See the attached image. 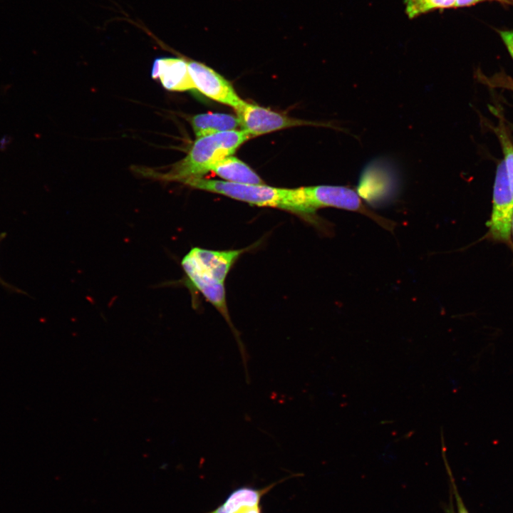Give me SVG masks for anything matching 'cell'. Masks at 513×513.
Masks as SVG:
<instances>
[{"mask_svg": "<svg viewBox=\"0 0 513 513\" xmlns=\"http://www.w3.org/2000/svg\"><path fill=\"white\" fill-rule=\"evenodd\" d=\"M250 138L241 130L218 133L197 138L187 155L172 165L166 172L154 171L150 168L140 172L145 176L161 180L185 181L210 172L212 167L222 159L232 155L237 149Z\"/></svg>", "mask_w": 513, "mask_h": 513, "instance_id": "6da1fadb", "label": "cell"}, {"mask_svg": "<svg viewBox=\"0 0 513 513\" xmlns=\"http://www.w3.org/2000/svg\"><path fill=\"white\" fill-rule=\"evenodd\" d=\"M297 214L314 219L318 209L333 207L356 212L393 232L395 222L373 212L362 202L357 192L345 186L316 185L294 189Z\"/></svg>", "mask_w": 513, "mask_h": 513, "instance_id": "7a4b0ae2", "label": "cell"}, {"mask_svg": "<svg viewBox=\"0 0 513 513\" xmlns=\"http://www.w3.org/2000/svg\"><path fill=\"white\" fill-rule=\"evenodd\" d=\"M183 183L195 189L220 194L251 205L291 211L292 189L274 187L264 183H238L203 177L190 179Z\"/></svg>", "mask_w": 513, "mask_h": 513, "instance_id": "3957f363", "label": "cell"}, {"mask_svg": "<svg viewBox=\"0 0 513 513\" xmlns=\"http://www.w3.org/2000/svg\"><path fill=\"white\" fill-rule=\"evenodd\" d=\"M398 175L383 161L370 162L361 174L357 193L373 207H383L398 197L400 189Z\"/></svg>", "mask_w": 513, "mask_h": 513, "instance_id": "277c9868", "label": "cell"}, {"mask_svg": "<svg viewBox=\"0 0 513 513\" xmlns=\"http://www.w3.org/2000/svg\"><path fill=\"white\" fill-rule=\"evenodd\" d=\"M512 218L513 192L502 160L497 167L493 187L492 209L490 219L487 222L491 239L509 244Z\"/></svg>", "mask_w": 513, "mask_h": 513, "instance_id": "5b68a950", "label": "cell"}, {"mask_svg": "<svg viewBox=\"0 0 513 513\" xmlns=\"http://www.w3.org/2000/svg\"><path fill=\"white\" fill-rule=\"evenodd\" d=\"M235 111L242 130L251 137L311 123L245 101Z\"/></svg>", "mask_w": 513, "mask_h": 513, "instance_id": "8992f818", "label": "cell"}, {"mask_svg": "<svg viewBox=\"0 0 513 513\" xmlns=\"http://www.w3.org/2000/svg\"><path fill=\"white\" fill-rule=\"evenodd\" d=\"M195 88L207 97L236 110L243 104L232 85L211 68L197 61H187Z\"/></svg>", "mask_w": 513, "mask_h": 513, "instance_id": "52a82bcc", "label": "cell"}, {"mask_svg": "<svg viewBox=\"0 0 513 513\" xmlns=\"http://www.w3.org/2000/svg\"><path fill=\"white\" fill-rule=\"evenodd\" d=\"M182 266L193 286L222 314L232 329L234 330L229 316L224 283L204 271L189 253L182 260ZM234 331L239 336L237 331Z\"/></svg>", "mask_w": 513, "mask_h": 513, "instance_id": "ba28073f", "label": "cell"}, {"mask_svg": "<svg viewBox=\"0 0 513 513\" xmlns=\"http://www.w3.org/2000/svg\"><path fill=\"white\" fill-rule=\"evenodd\" d=\"M151 76L160 79L162 86L172 91H185L195 88L187 61L180 58L162 57L155 59Z\"/></svg>", "mask_w": 513, "mask_h": 513, "instance_id": "9c48e42d", "label": "cell"}, {"mask_svg": "<svg viewBox=\"0 0 513 513\" xmlns=\"http://www.w3.org/2000/svg\"><path fill=\"white\" fill-rule=\"evenodd\" d=\"M244 250L214 251L195 247L189 254L204 271L224 283L232 265Z\"/></svg>", "mask_w": 513, "mask_h": 513, "instance_id": "30bf717a", "label": "cell"}, {"mask_svg": "<svg viewBox=\"0 0 513 513\" xmlns=\"http://www.w3.org/2000/svg\"><path fill=\"white\" fill-rule=\"evenodd\" d=\"M190 124L197 138L236 130L239 126L237 117L219 113H207L192 116Z\"/></svg>", "mask_w": 513, "mask_h": 513, "instance_id": "8fae6325", "label": "cell"}, {"mask_svg": "<svg viewBox=\"0 0 513 513\" xmlns=\"http://www.w3.org/2000/svg\"><path fill=\"white\" fill-rule=\"evenodd\" d=\"M210 172H214L225 181L246 184H263V180L251 167L232 155L216 162L212 167Z\"/></svg>", "mask_w": 513, "mask_h": 513, "instance_id": "7c38bea8", "label": "cell"}, {"mask_svg": "<svg viewBox=\"0 0 513 513\" xmlns=\"http://www.w3.org/2000/svg\"><path fill=\"white\" fill-rule=\"evenodd\" d=\"M405 11L410 18L432 9L456 6L457 0H405Z\"/></svg>", "mask_w": 513, "mask_h": 513, "instance_id": "4fadbf2b", "label": "cell"}, {"mask_svg": "<svg viewBox=\"0 0 513 513\" xmlns=\"http://www.w3.org/2000/svg\"><path fill=\"white\" fill-rule=\"evenodd\" d=\"M494 130L502 147L504 155L503 161L513 192V143L502 120H499V124Z\"/></svg>", "mask_w": 513, "mask_h": 513, "instance_id": "5bb4252c", "label": "cell"}, {"mask_svg": "<svg viewBox=\"0 0 513 513\" xmlns=\"http://www.w3.org/2000/svg\"><path fill=\"white\" fill-rule=\"evenodd\" d=\"M480 80L490 87L503 88L513 91V79L504 73L494 74L490 78L482 76Z\"/></svg>", "mask_w": 513, "mask_h": 513, "instance_id": "9a60e30c", "label": "cell"}, {"mask_svg": "<svg viewBox=\"0 0 513 513\" xmlns=\"http://www.w3.org/2000/svg\"><path fill=\"white\" fill-rule=\"evenodd\" d=\"M497 31L513 59V30H499Z\"/></svg>", "mask_w": 513, "mask_h": 513, "instance_id": "2e32d148", "label": "cell"}, {"mask_svg": "<svg viewBox=\"0 0 513 513\" xmlns=\"http://www.w3.org/2000/svg\"><path fill=\"white\" fill-rule=\"evenodd\" d=\"M6 235H7V234L6 232L0 233V243L6 238ZM0 285L2 287H4L5 289L8 290L9 291H10L11 293H16V294L28 295V294L26 292H25L24 290L8 283L1 276H0Z\"/></svg>", "mask_w": 513, "mask_h": 513, "instance_id": "e0dca14e", "label": "cell"}, {"mask_svg": "<svg viewBox=\"0 0 513 513\" xmlns=\"http://www.w3.org/2000/svg\"><path fill=\"white\" fill-rule=\"evenodd\" d=\"M225 512V511H224ZM226 513H262L260 505L259 506H242L233 509Z\"/></svg>", "mask_w": 513, "mask_h": 513, "instance_id": "ac0fdd59", "label": "cell"}, {"mask_svg": "<svg viewBox=\"0 0 513 513\" xmlns=\"http://www.w3.org/2000/svg\"><path fill=\"white\" fill-rule=\"evenodd\" d=\"M452 487L454 489L453 491L455 493V497L456 499L457 513H469L454 483L452 484Z\"/></svg>", "mask_w": 513, "mask_h": 513, "instance_id": "d6986e66", "label": "cell"}, {"mask_svg": "<svg viewBox=\"0 0 513 513\" xmlns=\"http://www.w3.org/2000/svg\"><path fill=\"white\" fill-rule=\"evenodd\" d=\"M482 0H457L456 6H469L474 5Z\"/></svg>", "mask_w": 513, "mask_h": 513, "instance_id": "ffe728a7", "label": "cell"}, {"mask_svg": "<svg viewBox=\"0 0 513 513\" xmlns=\"http://www.w3.org/2000/svg\"><path fill=\"white\" fill-rule=\"evenodd\" d=\"M512 234H513V218H512Z\"/></svg>", "mask_w": 513, "mask_h": 513, "instance_id": "44dd1931", "label": "cell"}, {"mask_svg": "<svg viewBox=\"0 0 513 513\" xmlns=\"http://www.w3.org/2000/svg\"><path fill=\"white\" fill-rule=\"evenodd\" d=\"M499 1H503V0H499Z\"/></svg>", "mask_w": 513, "mask_h": 513, "instance_id": "7402d4cb", "label": "cell"}]
</instances>
